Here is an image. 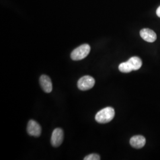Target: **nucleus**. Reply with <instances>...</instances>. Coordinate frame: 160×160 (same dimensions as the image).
<instances>
[{"label": "nucleus", "instance_id": "f257e3e1", "mask_svg": "<svg viewBox=\"0 0 160 160\" xmlns=\"http://www.w3.org/2000/svg\"><path fill=\"white\" fill-rule=\"evenodd\" d=\"M142 62L141 59L137 57H132L125 62L120 63L119 69L123 73H129L132 71H136L142 67Z\"/></svg>", "mask_w": 160, "mask_h": 160}, {"label": "nucleus", "instance_id": "f03ea898", "mask_svg": "<svg viewBox=\"0 0 160 160\" xmlns=\"http://www.w3.org/2000/svg\"><path fill=\"white\" fill-rule=\"evenodd\" d=\"M114 109L108 107L100 110L96 115L95 119L99 123H107L114 118Z\"/></svg>", "mask_w": 160, "mask_h": 160}, {"label": "nucleus", "instance_id": "7ed1b4c3", "mask_svg": "<svg viewBox=\"0 0 160 160\" xmlns=\"http://www.w3.org/2000/svg\"><path fill=\"white\" fill-rule=\"evenodd\" d=\"M90 46L88 44H83L77 48L71 54V58L74 61H80L88 56L90 52Z\"/></svg>", "mask_w": 160, "mask_h": 160}, {"label": "nucleus", "instance_id": "20e7f679", "mask_svg": "<svg viewBox=\"0 0 160 160\" xmlns=\"http://www.w3.org/2000/svg\"><path fill=\"white\" fill-rule=\"evenodd\" d=\"M95 84V80L88 75L84 76L81 77L78 81V87L80 90L86 91L92 88Z\"/></svg>", "mask_w": 160, "mask_h": 160}, {"label": "nucleus", "instance_id": "39448f33", "mask_svg": "<svg viewBox=\"0 0 160 160\" xmlns=\"http://www.w3.org/2000/svg\"><path fill=\"white\" fill-rule=\"evenodd\" d=\"M63 140V132L61 128L54 129L52 134L51 142L52 145L54 147H59L62 143Z\"/></svg>", "mask_w": 160, "mask_h": 160}, {"label": "nucleus", "instance_id": "423d86ee", "mask_svg": "<svg viewBox=\"0 0 160 160\" xmlns=\"http://www.w3.org/2000/svg\"><path fill=\"white\" fill-rule=\"evenodd\" d=\"M27 131L30 136L36 137H39L41 134V126L40 125L33 120H30L28 122Z\"/></svg>", "mask_w": 160, "mask_h": 160}, {"label": "nucleus", "instance_id": "0eeeda50", "mask_svg": "<svg viewBox=\"0 0 160 160\" xmlns=\"http://www.w3.org/2000/svg\"><path fill=\"white\" fill-rule=\"evenodd\" d=\"M140 35L143 40L149 43H152L157 39V34L151 29H142L140 31Z\"/></svg>", "mask_w": 160, "mask_h": 160}, {"label": "nucleus", "instance_id": "6e6552de", "mask_svg": "<svg viewBox=\"0 0 160 160\" xmlns=\"http://www.w3.org/2000/svg\"><path fill=\"white\" fill-rule=\"evenodd\" d=\"M40 84L42 88L45 92L49 93L52 90V83L51 78L45 75H43L39 79Z\"/></svg>", "mask_w": 160, "mask_h": 160}, {"label": "nucleus", "instance_id": "1a4fd4ad", "mask_svg": "<svg viewBox=\"0 0 160 160\" xmlns=\"http://www.w3.org/2000/svg\"><path fill=\"white\" fill-rule=\"evenodd\" d=\"M146 143V139L142 135H135L130 139V144L135 148H142Z\"/></svg>", "mask_w": 160, "mask_h": 160}, {"label": "nucleus", "instance_id": "9d476101", "mask_svg": "<svg viewBox=\"0 0 160 160\" xmlns=\"http://www.w3.org/2000/svg\"><path fill=\"white\" fill-rule=\"evenodd\" d=\"M84 160H100V157L97 154H92L86 156L84 158Z\"/></svg>", "mask_w": 160, "mask_h": 160}, {"label": "nucleus", "instance_id": "9b49d317", "mask_svg": "<svg viewBox=\"0 0 160 160\" xmlns=\"http://www.w3.org/2000/svg\"><path fill=\"white\" fill-rule=\"evenodd\" d=\"M156 14L158 16V17H160V6L157 8V10L156 11Z\"/></svg>", "mask_w": 160, "mask_h": 160}]
</instances>
